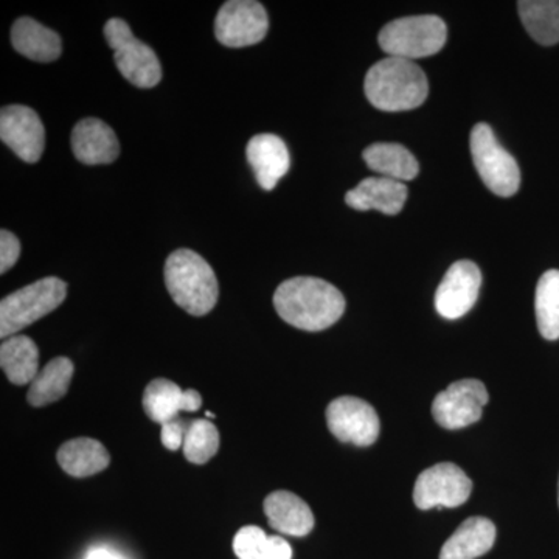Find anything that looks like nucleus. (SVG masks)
<instances>
[{
    "label": "nucleus",
    "mask_w": 559,
    "mask_h": 559,
    "mask_svg": "<svg viewBox=\"0 0 559 559\" xmlns=\"http://www.w3.org/2000/svg\"><path fill=\"white\" fill-rule=\"evenodd\" d=\"M274 307L280 318L305 331L330 329L345 312V299L340 289L322 278L286 280L274 294Z\"/></svg>",
    "instance_id": "nucleus-1"
},
{
    "label": "nucleus",
    "mask_w": 559,
    "mask_h": 559,
    "mask_svg": "<svg viewBox=\"0 0 559 559\" xmlns=\"http://www.w3.org/2000/svg\"><path fill=\"white\" fill-rule=\"evenodd\" d=\"M367 100L385 112L417 109L429 94L428 76L414 61L388 57L371 66L364 83Z\"/></svg>",
    "instance_id": "nucleus-2"
},
{
    "label": "nucleus",
    "mask_w": 559,
    "mask_h": 559,
    "mask_svg": "<svg viewBox=\"0 0 559 559\" xmlns=\"http://www.w3.org/2000/svg\"><path fill=\"white\" fill-rule=\"evenodd\" d=\"M165 285L178 307L191 316L209 314L219 297L218 278L200 253L178 249L165 263Z\"/></svg>",
    "instance_id": "nucleus-3"
},
{
    "label": "nucleus",
    "mask_w": 559,
    "mask_h": 559,
    "mask_svg": "<svg viewBox=\"0 0 559 559\" xmlns=\"http://www.w3.org/2000/svg\"><path fill=\"white\" fill-rule=\"evenodd\" d=\"M68 285L61 278H40L14 290L0 304V336L9 340L36 320L50 314L66 300Z\"/></svg>",
    "instance_id": "nucleus-4"
},
{
    "label": "nucleus",
    "mask_w": 559,
    "mask_h": 559,
    "mask_svg": "<svg viewBox=\"0 0 559 559\" xmlns=\"http://www.w3.org/2000/svg\"><path fill=\"white\" fill-rule=\"evenodd\" d=\"M448 28L439 16H409L389 22L380 32V47L389 57L419 60L439 53L447 44Z\"/></svg>",
    "instance_id": "nucleus-5"
},
{
    "label": "nucleus",
    "mask_w": 559,
    "mask_h": 559,
    "mask_svg": "<svg viewBox=\"0 0 559 559\" xmlns=\"http://www.w3.org/2000/svg\"><path fill=\"white\" fill-rule=\"evenodd\" d=\"M105 38L114 50L117 69L135 87L151 90L162 80V66L156 51L135 38L130 25L119 17L106 22Z\"/></svg>",
    "instance_id": "nucleus-6"
},
{
    "label": "nucleus",
    "mask_w": 559,
    "mask_h": 559,
    "mask_svg": "<svg viewBox=\"0 0 559 559\" xmlns=\"http://www.w3.org/2000/svg\"><path fill=\"white\" fill-rule=\"evenodd\" d=\"M474 165L485 186L498 197L510 198L521 187V171L518 162L500 145L495 132L487 123L473 128L469 138Z\"/></svg>",
    "instance_id": "nucleus-7"
},
{
    "label": "nucleus",
    "mask_w": 559,
    "mask_h": 559,
    "mask_svg": "<svg viewBox=\"0 0 559 559\" xmlns=\"http://www.w3.org/2000/svg\"><path fill=\"white\" fill-rule=\"evenodd\" d=\"M270 20L255 0H229L221 7L215 20V36L230 49L255 46L266 38Z\"/></svg>",
    "instance_id": "nucleus-8"
},
{
    "label": "nucleus",
    "mask_w": 559,
    "mask_h": 559,
    "mask_svg": "<svg viewBox=\"0 0 559 559\" xmlns=\"http://www.w3.org/2000/svg\"><path fill=\"white\" fill-rule=\"evenodd\" d=\"M473 481L454 463H439L419 474L414 500L419 510L455 509L469 499Z\"/></svg>",
    "instance_id": "nucleus-9"
},
{
    "label": "nucleus",
    "mask_w": 559,
    "mask_h": 559,
    "mask_svg": "<svg viewBox=\"0 0 559 559\" xmlns=\"http://www.w3.org/2000/svg\"><path fill=\"white\" fill-rule=\"evenodd\" d=\"M330 432L342 443L370 447L380 437V417L373 406L356 396L331 401L326 409Z\"/></svg>",
    "instance_id": "nucleus-10"
},
{
    "label": "nucleus",
    "mask_w": 559,
    "mask_h": 559,
    "mask_svg": "<svg viewBox=\"0 0 559 559\" xmlns=\"http://www.w3.org/2000/svg\"><path fill=\"white\" fill-rule=\"evenodd\" d=\"M488 390L479 380L452 382L432 404V415L441 428L462 429L479 421L488 403Z\"/></svg>",
    "instance_id": "nucleus-11"
},
{
    "label": "nucleus",
    "mask_w": 559,
    "mask_h": 559,
    "mask_svg": "<svg viewBox=\"0 0 559 559\" xmlns=\"http://www.w3.org/2000/svg\"><path fill=\"white\" fill-rule=\"evenodd\" d=\"M0 139L20 159L35 164L46 148V130L36 110L24 105L5 106L0 112Z\"/></svg>",
    "instance_id": "nucleus-12"
},
{
    "label": "nucleus",
    "mask_w": 559,
    "mask_h": 559,
    "mask_svg": "<svg viewBox=\"0 0 559 559\" xmlns=\"http://www.w3.org/2000/svg\"><path fill=\"white\" fill-rule=\"evenodd\" d=\"M480 286L481 274L476 263L460 260L452 264L436 294V308L441 318L455 320L473 310Z\"/></svg>",
    "instance_id": "nucleus-13"
},
{
    "label": "nucleus",
    "mask_w": 559,
    "mask_h": 559,
    "mask_svg": "<svg viewBox=\"0 0 559 559\" xmlns=\"http://www.w3.org/2000/svg\"><path fill=\"white\" fill-rule=\"evenodd\" d=\"M142 404L145 414L164 426L179 418L180 412L200 411L202 399L197 390H182L176 382L157 378L146 385Z\"/></svg>",
    "instance_id": "nucleus-14"
},
{
    "label": "nucleus",
    "mask_w": 559,
    "mask_h": 559,
    "mask_svg": "<svg viewBox=\"0 0 559 559\" xmlns=\"http://www.w3.org/2000/svg\"><path fill=\"white\" fill-rule=\"evenodd\" d=\"M72 151L84 165L112 164L119 157L120 145L116 132L100 119H84L73 128Z\"/></svg>",
    "instance_id": "nucleus-15"
},
{
    "label": "nucleus",
    "mask_w": 559,
    "mask_h": 559,
    "mask_svg": "<svg viewBox=\"0 0 559 559\" xmlns=\"http://www.w3.org/2000/svg\"><path fill=\"white\" fill-rule=\"evenodd\" d=\"M246 157L261 189L271 191L280 179L289 171L290 156L288 146L278 135L259 134L249 140Z\"/></svg>",
    "instance_id": "nucleus-16"
},
{
    "label": "nucleus",
    "mask_w": 559,
    "mask_h": 559,
    "mask_svg": "<svg viewBox=\"0 0 559 559\" xmlns=\"http://www.w3.org/2000/svg\"><path fill=\"white\" fill-rule=\"evenodd\" d=\"M406 183L388 178H367L360 180L356 189L345 194V202L348 207L367 212L378 210L384 215H399L407 201Z\"/></svg>",
    "instance_id": "nucleus-17"
},
{
    "label": "nucleus",
    "mask_w": 559,
    "mask_h": 559,
    "mask_svg": "<svg viewBox=\"0 0 559 559\" xmlns=\"http://www.w3.org/2000/svg\"><path fill=\"white\" fill-rule=\"evenodd\" d=\"M264 513L271 527L283 535L301 538L314 528V514L310 507L294 492H272L264 499Z\"/></svg>",
    "instance_id": "nucleus-18"
},
{
    "label": "nucleus",
    "mask_w": 559,
    "mask_h": 559,
    "mask_svg": "<svg viewBox=\"0 0 559 559\" xmlns=\"http://www.w3.org/2000/svg\"><path fill=\"white\" fill-rule=\"evenodd\" d=\"M11 44L22 57L32 61L51 62L61 57L60 35L32 17H20L11 27Z\"/></svg>",
    "instance_id": "nucleus-19"
},
{
    "label": "nucleus",
    "mask_w": 559,
    "mask_h": 559,
    "mask_svg": "<svg viewBox=\"0 0 559 559\" xmlns=\"http://www.w3.org/2000/svg\"><path fill=\"white\" fill-rule=\"evenodd\" d=\"M496 527L487 518H469L444 543L440 559H476L495 546Z\"/></svg>",
    "instance_id": "nucleus-20"
},
{
    "label": "nucleus",
    "mask_w": 559,
    "mask_h": 559,
    "mask_svg": "<svg viewBox=\"0 0 559 559\" xmlns=\"http://www.w3.org/2000/svg\"><path fill=\"white\" fill-rule=\"evenodd\" d=\"M0 366L14 385L32 384L39 373V349L24 334L3 340L0 345Z\"/></svg>",
    "instance_id": "nucleus-21"
},
{
    "label": "nucleus",
    "mask_w": 559,
    "mask_h": 559,
    "mask_svg": "<svg viewBox=\"0 0 559 559\" xmlns=\"http://www.w3.org/2000/svg\"><path fill=\"white\" fill-rule=\"evenodd\" d=\"M364 160L381 178L404 182L417 178L418 160L400 143H373L364 151Z\"/></svg>",
    "instance_id": "nucleus-22"
},
{
    "label": "nucleus",
    "mask_w": 559,
    "mask_h": 559,
    "mask_svg": "<svg viewBox=\"0 0 559 559\" xmlns=\"http://www.w3.org/2000/svg\"><path fill=\"white\" fill-rule=\"evenodd\" d=\"M58 463L72 477H90L108 468L109 452L100 441L75 439L66 441L58 451Z\"/></svg>",
    "instance_id": "nucleus-23"
},
{
    "label": "nucleus",
    "mask_w": 559,
    "mask_h": 559,
    "mask_svg": "<svg viewBox=\"0 0 559 559\" xmlns=\"http://www.w3.org/2000/svg\"><path fill=\"white\" fill-rule=\"evenodd\" d=\"M73 370L75 367L69 358L60 356V358L51 359L33 380L27 395L28 403L33 407H44L57 403L68 393Z\"/></svg>",
    "instance_id": "nucleus-24"
},
{
    "label": "nucleus",
    "mask_w": 559,
    "mask_h": 559,
    "mask_svg": "<svg viewBox=\"0 0 559 559\" xmlns=\"http://www.w3.org/2000/svg\"><path fill=\"white\" fill-rule=\"evenodd\" d=\"M518 10L525 31L536 43L543 46L559 43V0H521Z\"/></svg>",
    "instance_id": "nucleus-25"
},
{
    "label": "nucleus",
    "mask_w": 559,
    "mask_h": 559,
    "mask_svg": "<svg viewBox=\"0 0 559 559\" xmlns=\"http://www.w3.org/2000/svg\"><path fill=\"white\" fill-rule=\"evenodd\" d=\"M234 551L240 559H293L288 540L267 536L264 530L248 525L238 530L234 538Z\"/></svg>",
    "instance_id": "nucleus-26"
},
{
    "label": "nucleus",
    "mask_w": 559,
    "mask_h": 559,
    "mask_svg": "<svg viewBox=\"0 0 559 559\" xmlns=\"http://www.w3.org/2000/svg\"><path fill=\"white\" fill-rule=\"evenodd\" d=\"M536 322L540 336L559 340V271H547L536 286Z\"/></svg>",
    "instance_id": "nucleus-27"
},
{
    "label": "nucleus",
    "mask_w": 559,
    "mask_h": 559,
    "mask_svg": "<svg viewBox=\"0 0 559 559\" xmlns=\"http://www.w3.org/2000/svg\"><path fill=\"white\" fill-rule=\"evenodd\" d=\"M219 450V432L209 419H194L187 429L183 455L194 465H204Z\"/></svg>",
    "instance_id": "nucleus-28"
},
{
    "label": "nucleus",
    "mask_w": 559,
    "mask_h": 559,
    "mask_svg": "<svg viewBox=\"0 0 559 559\" xmlns=\"http://www.w3.org/2000/svg\"><path fill=\"white\" fill-rule=\"evenodd\" d=\"M21 257V242L10 230L0 231V272L5 274Z\"/></svg>",
    "instance_id": "nucleus-29"
},
{
    "label": "nucleus",
    "mask_w": 559,
    "mask_h": 559,
    "mask_svg": "<svg viewBox=\"0 0 559 559\" xmlns=\"http://www.w3.org/2000/svg\"><path fill=\"white\" fill-rule=\"evenodd\" d=\"M187 429H189V426L186 425V421L179 418L173 419V421L162 426V443L167 450H180V448H183V441H186Z\"/></svg>",
    "instance_id": "nucleus-30"
},
{
    "label": "nucleus",
    "mask_w": 559,
    "mask_h": 559,
    "mask_svg": "<svg viewBox=\"0 0 559 559\" xmlns=\"http://www.w3.org/2000/svg\"><path fill=\"white\" fill-rule=\"evenodd\" d=\"M86 559H121L117 557V555L110 554L109 550L105 549H97L94 551H91L90 557Z\"/></svg>",
    "instance_id": "nucleus-31"
},
{
    "label": "nucleus",
    "mask_w": 559,
    "mask_h": 559,
    "mask_svg": "<svg viewBox=\"0 0 559 559\" xmlns=\"http://www.w3.org/2000/svg\"><path fill=\"white\" fill-rule=\"evenodd\" d=\"M205 415H207L209 418H215V415H213L212 412H207Z\"/></svg>",
    "instance_id": "nucleus-32"
},
{
    "label": "nucleus",
    "mask_w": 559,
    "mask_h": 559,
    "mask_svg": "<svg viewBox=\"0 0 559 559\" xmlns=\"http://www.w3.org/2000/svg\"><path fill=\"white\" fill-rule=\"evenodd\" d=\"M558 502H559V481H558Z\"/></svg>",
    "instance_id": "nucleus-33"
}]
</instances>
